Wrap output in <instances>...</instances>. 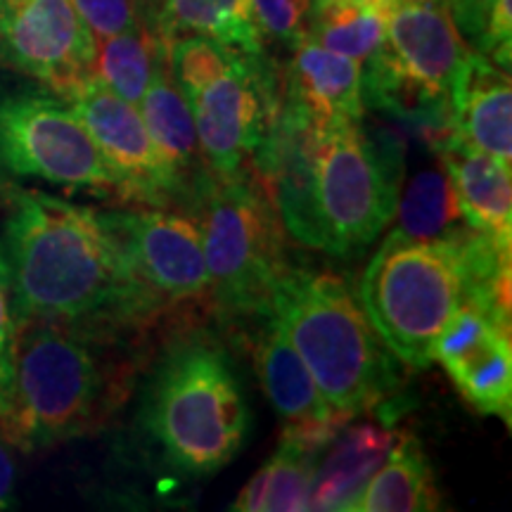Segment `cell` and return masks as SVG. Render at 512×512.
I'll list each match as a JSON object with an SVG mask.
<instances>
[{
    "label": "cell",
    "mask_w": 512,
    "mask_h": 512,
    "mask_svg": "<svg viewBox=\"0 0 512 512\" xmlns=\"http://www.w3.org/2000/svg\"><path fill=\"white\" fill-rule=\"evenodd\" d=\"M164 50L166 43L159 41L147 22L124 34L102 38L95 55V79L138 107Z\"/></svg>",
    "instance_id": "603a6c76"
},
{
    "label": "cell",
    "mask_w": 512,
    "mask_h": 512,
    "mask_svg": "<svg viewBox=\"0 0 512 512\" xmlns=\"http://www.w3.org/2000/svg\"><path fill=\"white\" fill-rule=\"evenodd\" d=\"M396 439L399 432L382 422L368 420L354 425V420H349L316 460L311 510H351L370 477L392 453Z\"/></svg>",
    "instance_id": "d6986e66"
},
{
    "label": "cell",
    "mask_w": 512,
    "mask_h": 512,
    "mask_svg": "<svg viewBox=\"0 0 512 512\" xmlns=\"http://www.w3.org/2000/svg\"><path fill=\"white\" fill-rule=\"evenodd\" d=\"M283 88L313 121L325 126L339 119H363V67L351 57L332 53L306 34L292 50Z\"/></svg>",
    "instance_id": "ac0fdd59"
},
{
    "label": "cell",
    "mask_w": 512,
    "mask_h": 512,
    "mask_svg": "<svg viewBox=\"0 0 512 512\" xmlns=\"http://www.w3.org/2000/svg\"><path fill=\"white\" fill-rule=\"evenodd\" d=\"M271 316L344 422L373 411L399 387V358L377 335L342 275L290 266L273 297Z\"/></svg>",
    "instance_id": "277c9868"
},
{
    "label": "cell",
    "mask_w": 512,
    "mask_h": 512,
    "mask_svg": "<svg viewBox=\"0 0 512 512\" xmlns=\"http://www.w3.org/2000/svg\"><path fill=\"white\" fill-rule=\"evenodd\" d=\"M10 337H12L10 294H8V280H5V271H3V259H0V384H3L5 370H8Z\"/></svg>",
    "instance_id": "4316f807"
},
{
    "label": "cell",
    "mask_w": 512,
    "mask_h": 512,
    "mask_svg": "<svg viewBox=\"0 0 512 512\" xmlns=\"http://www.w3.org/2000/svg\"><path fill=\"white\" fill-rule=\"evenodd\" d=\"M98 41L76 0H0V64L72 95L95 76Z\"/></svg>",
    "instance_id": "8fae6325"
},
{
    "label": "cell",
    "mask_w": 512,
    "mask_h": 512,
    "mask_svg": "<svg viewBox=\"0 0 512 512\" xmlns=\"http://www.w3.org/2000/svg\"><path fill=\"white\" fill-rule=\"evenodd\" d=\"M169 69L188 100L204 162L216 178L254 171L271 138L280 88L264 57L204 36L166 46Z\"/></svg>",
    "instance_id": "5b68a950"
},
{
    "label": "cell",
    "mask_w": 512,
    "mask_h": 512,
    "mask_svg": "<svg viewBox=\"0 0 512 512\" xmlns=\"http://www.w3.org/2000/svg\"><path fill=\"white\" fill-rule=\"evenodd\" d=\"M323 446L283 432L278 451L245 484L230 510L302 512L311 510V486Z\"/></svg>",
    "instance_id": "44dd1931"
},
{
    "label": "cell",
    "mask_w": 512,
    "mask_h": 512,
    "mask_svg": "<svg viewBox=\"0 0 512 512\" xmlns=\"http://www.w3.org/2000/svg\"><path fill=\"white\" fill-rule=\"evenodd\" d=\"M254 351L261 387L271 406L285 420V432L323 448L328 446V441L347 422L337 418L330 403L323 399L299 351L273 316L261 318Z\"/></svg>",
    "instance_id": "5bb4252c"
},
{
    "label": "cell",
    "mask_w": 512,
    "mask_h": 512,
    "mask_svg": "<svg viewBox=\"0 0 512 512\" xmlns=\"http://www.w3.org/2000/svg\"><path fill=\"white\" fill-rule=\"evenodd\" d=\"M95 41L136 29L145 19V0H76Z\"/></svg>",
    "instance_id": "484cf974"
},
{
    "label": "cell",
    "mask_w": 512,
    "mask_h": 512,
    "mask_svg": "<svg viewBox=\"0 0 512 512\" xmlns=\"http://www.w3.org/2000/svg\"><path fill=\"white\" fill-rule=\"evenodd\" d=\"M441 363L460 396L482 415L512 425V347L510 325L465 302L434 342Z\"/></svg>",
    "instance_id": "4fadbf2b"
},
{
    "label": "cell",
    "mask_w": 512,
    "mask_h": 512,
    "mask_svg": "<svg viewBox=\"0 0 512 512\" xmlns=\"http://www.w3.org/2000/svg\"><path fill=\"white\" fill-rule=\"evenodd\" d=\"M128 261L166 313L211 309L200 223L166 207L105 209Z\"/></svg>",
    "instance_id": "30bf717a"
},
{
    "label": "cell",
    "mask_w": 512,
    "mask_h": 512,
    "mask_svg": "<svg viewBox=\"0 0 512 512\" xmlns=\"http://www.w3.org/2000/svg\"><path fill=\"white\" fill-rule=\"evenodd\" d=\"M399 209V230L415 238L451 240L470 228L460 214L446 171L425 169L413 178Z\"/></svg>",
    "instance_id": "cb8c5ba5"
},
{
    "label": "cell",
    "mask_w": 512,
    "mask_h": 512,
    "mask_svg": "<svg viewBox=\"0 0 512 512\" xmlns=\"http://www.w3.org/2000/svg\"><path fill=\"white\" fill-rule=\"evenodd\" d=\"M451 136L512 166L510 69L472 50L451 91Z\"/></svg>",
    "instance_id": "9a60e30c"
},
{
    "label": "cell",
    "mask_w": 512,
    "mask_h": 512,
    "mask_svg": "<svg viewBox=\"0 0 512 512\" xmlns=\"http://www.w3.org/2000/svg\"><path fill=\"white\" fill-rule=\"evenodd\" d=\"M192 219L202 228L211 309L230 318L271 316L290 261L283 221L266 183L254 171L214 178Z\"/></svg>",
    "instance_id": "52a82bcc"
},
{
    "label": "cell",
    "mask_w": 512,
    "mask_h": 512,
    "mask_svg": "<svg viewBox=\"0 0 512 512\" xmlns=\"http://www.w3.org/2000/svg\"><path fill=\"white\" fill-rule=\"evenodd\" d=\"M145 19L166 46L181 36H204L245 55H266L249 0H145Z\"/></svg>",
    "instance_id": "ffe728a7"
},
{
    "label": "cell",
    "mask_w": 512,
    "mask_h": 512,
    "mask_svg": "<svg viewBox=\"0 0 512 512\" xmlns=\"http://www.w3.org/2000/svg\"><path fill=\"white\" fill-rule=\"evenodd\" d=\"M358 299L401 366L427 370L434 342L467 302V261L460 235L415 238L392 230L361 278Z\"/></svg>",
    "instance_id": "8992f818"
},
{
    "label": "cell",
    "mask_w": 512,
    "mask_h": 512,
    "mask_svg": "<svg viewBox=\"0 0 512 512\" xmlns=\"http://www.w3.org/2000/svg\"><path fill=\"white\" fill-rule=\"evenodd\" d=\"M88 128L121 188V202L136 207H183L181 183L164 162L138 107L88 79L67 98Z\"/></svg>",
    "instance_id": "7c38bea8"
},
{
    "label": "cell",
    "mask_w": 512,
    "mask_h": 512,
    "mask_svg": "<svg viewBox=\"0 0 512 512\" xmlns=\"http://www.w3.org/2000/svg\"><path fill=\"white\" fill-rule=\"evenodd\" d=\"M138 342L64 320H12L0 432L19 451L100 432L136 387Z\"/></svg>",
    "instance_id": "7a4b0ae2"
},
{
    "label": "cell",
    "mask_w": 512,
    "mask_h": 512,
    "mask_svg": "<svg viewBox=\"0 0 512 512\" xmlns=\"http://www.w3.org/2000/svg\"><path fill=\"white\" fill-rule=\"evenodd\" d=\"M0 181H41L121 202L117 176L88 128L48 88L0 91Z\"/></svg>",
    "instance_id": "ba28073f"
},
{
    "label": "cell",
    "mask_w": 512,
    "mask_h": 512,
    "mask_svg": "<svg viewBox=\"0 0 512 512\" xmlns=\"http://www.w3.org/2000/svg\"><path fill=\"white\" fill-rule=\"evenodd\" d=\"M313 166L323 252L335 256L363 252L380 238L399 204V181H394L370 143L363 119L316 126Z\"/></svg>",
    "instance_id": "9c48e42d"
},
{
    "label": "cell",
    "mask_w": 512,
    "mask_h": 512,
    "mask_svg": "<svg viewBox=\"0 0 512 512\" xmlns=\"http://www.w3.org/2000/svg\"><path fill=\"white\" fill-rule=\"evenodd\" d=\"M12 494H15V458H12V444L0 432V510L10 508Z\"/></svg>",
    "instance_id": "83f0119b"
},
{
    "label": "cell",
    "mask_w": 512,
    "mask_h": 512,
    "mask_svg": "<svg viewBox=\"0 0 512 512\" xmlns=\"http://www.w3.org/2000/svg\"><path fill=\"white\" fill-rule=\"evenodd\" d=\"M147 131L155 140L157 150L162 152L164 162L174 171L185 195V214L192 216L197 204L214 183V174L204 162L200 140H197L195 119H192L190 105L178 88L169 69L166 50L152 69L150 86L138 105Z\"/></svg>",
    "instance_id": "2e32d148"
},
{
    "label": "cell",
    "mask_w": 512,
    "mask_h": 512,
    "mask_svg": "<svg viewBox=\"0 0 512 512\" xmlns=\"http://www.w3.org/2000/svg\"><path fill=\"white\" fill-rule=\"evenodd\" d=\"M0 200L12 320H64L143 339L169 316L140 283L105 209L15 183H3Z\"/></svg>",
    "instance_id": "6da1fadb"
},
{
    "label": "cell",
    "mask_w": 512,
    "mask_h": 512,
    "mask_svg": "<svg viewBox=\"0 0 512 512\" xmlns=\"http://www.w3.org/2000/svg\"><path fill=\"white\" fill-rule=\"evenodd\" d=\"M441 494L420 441L399 432L380 470L351 505L354 512H422L439 510Z\"/></svg>",
    "instance_id": "7402d4cb"
},
{
    "label": "cell",
    "mask_w": 512,
    "mask_h": 512,
    "mask_svg": "<svg viewBox=\"0 0 512 512\" xmlns=\"http://www.w3.org/2000/svg\"><path fill=\"white\" fill-rule=\"evenodd\" d=\"M313 0H249L254 27L264 46L275 43L292 50L309 34Z\"/></svg>",
    "instance_id": "d4e9b609"
},
{
    "label": "cell",
    "mask_w": 512,
    "mask_h": 512,
    "mask_svg": "<svg viewBox=\"0 0 512 512\" xmlns=\"http://www.w3.org/2000/svg\"><path fill=\"white\" fill-rule=\"evenodd\" d=\"M467 226L503 249L512 247V181L508 166L446 133L434 140Z\"/></svg>",
    "instance_id": "e0dca14e"
},
{
    "label": "cell",
    "mask_w": 512,
    "mask_h": 512,
    "mask_svg": "<svg viewBox=\"0 0 512 512\" xmlns=\"http://www.w3.org/2000/svg\"><path fill=\"white\" fill-rule=\"evenodd\" d=\"M136 430L176 479L211 477L238 456L252 432V408L219 339L188 330L166 344L140 387Z\"/></svg>",
    "instance_id": "3957f363"
}]
</instances>
